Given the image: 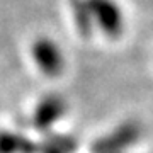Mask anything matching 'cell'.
I'll return each mask as SVG.
<instances>
[{
	"mask_svg": "<svg viewBox=\"0 0 153 153\" xmlns=\"http://www.w3.org/2000/svg\"><path fill=\"white\" fill-rule=\"evenodd\" d=\"M34 145L27 138L9 131H0V153H33Z\"/></svg>",
	"mask_w": 153,
	"mask_h": 153,
	"instance_id": "4",
	"label": "cell"
},
{
	"mask_svg": "<svg viewBox=\"0 0 153 153\" xmlns=\"http://www.w3.org/2000/svg\"><path fill=\"white\" fill-rule=\"evenodd\" d=\"M31 55H33L34 63L38 68L48 76H58L61 71L65 70V56L63 51L58 46L55 39L48 36L34 39L31 46Z\"/></svg>",
	"mask_w": 153,
	"mask_h": 153,
	"instance_id": "2",
	"label": "cell"
},
{
	"mask_svg": "<svg viewBox=\"0 0 153 153\" xmlns=\"http://www.w3.org/2000/svg\"><path fill=\"white\" fill-rule=\"evenodd\" d=\"M71 150V143L66 140H51L43 145V153H68Z\"/></svg>",
	"mask_w": 153,
	"mask_h": 153,
	"instance_id": "6",
	"label": "cell"
},
{
	"mask_svg": "<svg viewBox=\"0 0 153 153\" xmlns=\"http://www.w3.org/2000/svg\"><path fill=\"white\" fill-rule=\"evenodd\" d=\"M63 100L58 95H49L39 102L36 114H34V124L39 129H46L53 124L61 114H63Z\"/></svg>",
	"mask_w": 153,
	"mask_h": 153,
	"instance_id": "3",
	"label": "cell"
},
{
	"mask_svg": "<svg viewBox=\"0 0 153 153\" xmlns=\"http://www.w3.org/2000/svg\"><path fill=\"white\" fill-rule=\"evenodd\" d=\"M94 27L107 38L116 39L124 33L126 19L123 7L116 0H85Z\"/></svg>",
	"mask_w": 153,
	"mask_h": 153,
	"instance_id": "1",
	"label": "cell"
},
{
	"mask_svg": "<svg viewBox=\"0 0 153 153\" xmlns=\"http://www.w3.org/2000/svg\"><path fill=\"white\" fill-rule=\"evenodd\" d=\"M73 16H75L76 26L80 31L83 33H90L94 29L92 24V17H90V12H88V7L85 4V0H78L73 4Z\"/></svg>",
	"mask_w": 153,
	"mask_h": 153,
	"instance_id": "5",
	"label": "cell"
}]
</instances>
